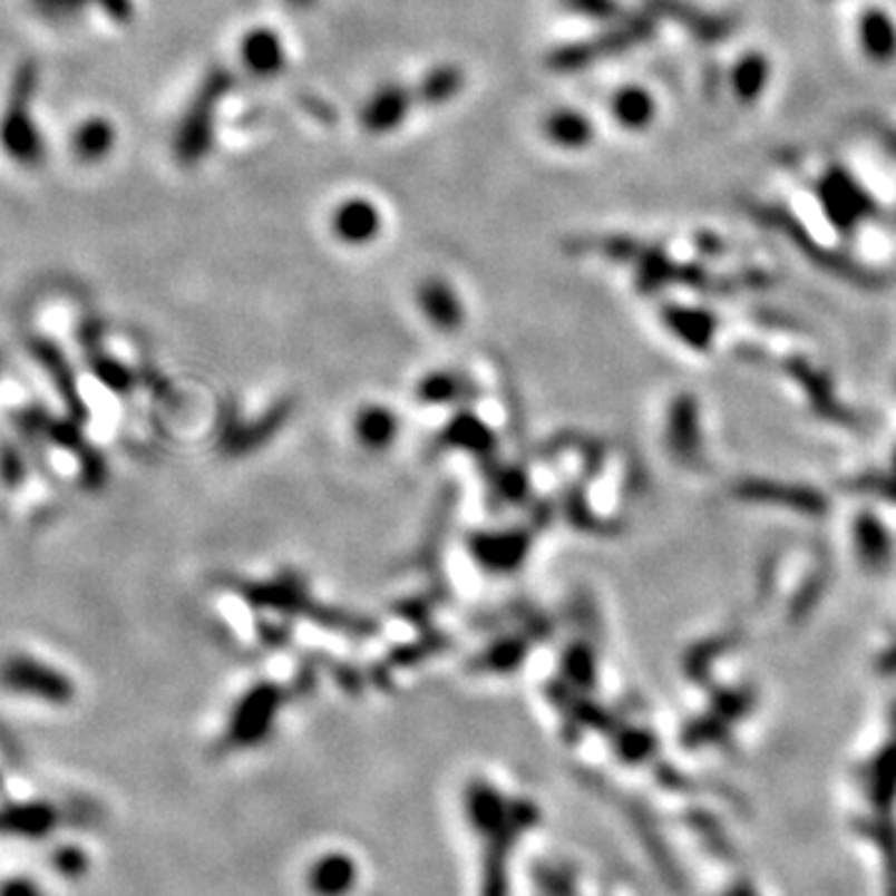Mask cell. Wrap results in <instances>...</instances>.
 Returning <instances> with one entry per match:
<instances>
[{
    "label": "cell",
    "mask_w": 896,
    "mask_h": 896,
    "mask_svg": "<svg viewBox=\"0 0 896 896\" xmlns=\"http://www.w3.org/2000/svg\"><path fill=\"white\" fill-rule=\"evenodd\" d=\"M234 75L227 68H212L202 78L187 113L175 133V157L183 167L199 165L212 147L215 137V110L224 95L232 90Z\"/></svg>",
    "instance_id": "cell-3"
},
{
    "label": "cell",
    "mask_w": 896,
    "mask_h": 896,
    "mask_svg": "<svg viewBox=\"0 0 896 896\" xmlns=\"http://www.w3.org/2000/svg\"><path fill=\"white\" fill-rule=\"evenodd\" d=\"M52 867H56V871H60L62 877L75 879L80 877L85 867H88V857H85V851L78 847H62L52 855Z\"/></svg>",
    "instance_id": "cell-14"
},
{
    "label": "cell",
    "mask_w": 896,
    "mask_h": 896,
    "mask_svg": "<svg viewBox=\"0 0 896 896\" xmlns=\"http://www.w3.org/2000/svg\"><path fill=\"white\" fill-rule=\"evenodd\" d=\"M421 306L431 322L441 329H451L461 322V304H458L451 286L441 280H429L421 286Z\"/></svg>",
    "instance_id": "cell-9"
},
{
    "label": "cell",
    "mask_w": 896,
    "mask_h": 896,
    "mask_svg": "<svg viewBox=\"0 0 896 896\" xmlns=\"http://www.w3.org/2000/svg\"><path fill=\"white\" fill-rule=\"evenodd\" d=\"M332 230L341 242L367 244L381 230V215L367 199H349L334 210Z\"/></svg>",
    "instance_id": "cell-5"
},
{
    "label": "cell",
    "mask_w": 896,
    "mask_h": 896,
    "mask_svg": "<svg viewBox=\"0 0 896 896\" xmlns=\"http://www.w3.org/2000/svg\"><path fill=\"white\" fill-rule=\"evenodd\" d=\"M0 896H48V894L36 879L10 877L0 884Z\"/></svg>",
    "instance_id": "cell-15"
},
{
    "label": "cell",
    "mask_w": 896,
    "mask_h": 896,
    "mask_svg": "<svg viewBox=\"0 0 896 896\" xmlns=\"http://www.w3.org/2000/svg\"><path fill=\"white\" fill-rule=\"evenodd\" d=\"M615 117L625 125H640L647 117V100L643 92L627 90L615 98Z\"/></svg>",
    "instance_id": "cell-13"
},
{
    "label": "cell",
    "mask_w": 896,
    "mask_h": 896,
    "mask_svg": "<svg viewBox=\"0 0 896 896\" xmlns=\"http://www.w3.org/2000/svg\"><path fill=\"white\" fill-rule=\"evenodd\" d=\"M56 807L48 802H13L0 809V835L16 839H42L58 827Z\"/></svg>",
    "instance_id": "cell-4"
},
{
    "label": "cell",
    "mask_w": 896,
    "mask_h": 896,
    "mask_svg": "<svg viewBox=\"0 0 896 896\" xmlns=\"http://www.w3.org/2000/svg\"><path fill=\"white\" fill-rule=\"evenodd\" d=\"M85 3H92V0H36V6L42 10V13L52 16V18L75 16Z\"/></svg>",
    "instance_id": "cell-16"
},
{
    "label": "cell",
    "mask_w": 896,
    "mask_h": 896,
    "mask_svg": "<svg viewBox=\"0 0 896 896\" xmlns=\"http://www.w3.org/2000/svg\"><path fill=\"white\" fill-rule=\"evenodd\" d=\"M546 133L561 147H583L591 140V125L581 113L558 110L546 120Z\"/></svg>",
    "instance_id": "cell-11"
},
{
    "label": "cell",
    "mask_w": 896,
    "mask_h": 896,
    "mask_svg": "<svg viewBox=\"0 0 896 896\" xmlns=\"http://www.w3.org/2000/svg\"><path fill=\"white\" fill-rule=\"evenodd\" d=\"M413 95L401 85H387L367 103L361 123L369 133H389L399 127L411 108Z\"/></svg>",
    "instance_id": "cell-6"
},
{
    "label": "cell",
    "mask_w": 896,
    "mask_h": 896,
    "mask_svg": "<svg viewBox=\"0 0 896 896\" xmlns=\"http://www.w3.org/2000/svg\"><path fill=\"white\" fill-rule=\"evenodd\" d=\"M354 882V867L344 857H329L312 871V887L322 896L344 894Z\"/></svg>",
    "instance_id": "cell-12"
},
{
    "label": "cell",
    "mask_w": 896,
    "mask_h": 896,
    "mask_svg": "<svg viewBox=\"0 0 896 896\" xmlns=\"http://www.w3.org/2000/svg\"><path fill=\"white\" fill-rule=\"evenodd\" d=\"M0 690L46 708H68L78 695L66 670L28 650H13L0 658Z\"/></svg>",
    "instance_id": "cell-1"
},
{
    "label": "cell",
    "mask_w": 896,
    "mask_h": 896,
    "mask_svg": "<svg viewBox=\"0 0 896 896\" xmlns=\"http://www.w3.org/2000/svg\"><path fill=\"white\" fill-rule=\"evenodd\" d=\"M92 3H98L105 10V13L113 16L117 20V23H125V20L133 16L130 0H92Z\"/></svg>",
    "instance_id": "cell-18"
},
{
    "label": "cell",
    "mask_w": 896,
    "mask_h": 896,
    "mask_svg": "<svg viewBox=\"0 0 896 896\" xmlns=\"http://www.w3.org/2000/svg\"><path fill=\"white\" fill-rule=\"evenodd\" d=\"M565 3H568L573 10H578V13L595 16V18L613 13L611 0H565Z\"/></svg>",
    "instance_id": "cell-17"
},
{
    "label": "cell",
    "mask_w": 896,
    "mask_h": 896,
    "mask_svg": "<svg viewBox=\"0 0 896 896\" xmlns=\"http://www.w3.org/2000/svg\"><path fill=\"white\" fill-rule=\"evenodd\" d=\"M115 145V130L108 120L103 117H90L88 123H82L78 130L72 133V155L80 159V163H100V159L110 153Z\"/></svg>",
    "instance_id": "cell-8"
},
{
    "label": "cell",
    "mask_w": 896,
    "mask_h": 896,
    "mask_svg": "<svg viewBox=\"0 0 896 896\" xmlns=\"http://www.w3.org/2000/svg\"><path fill=\"white\" fill-rule=\"evenodd\" d=\"M286 3L294 8H309V6H314V0H286Z\"/></svg>",
    "instance_id": "cell-19"
},
{
    "label": "cell",
    "mask_w": 896,
    "mask_h": 896,
    "mask_svg": "<svg viewBox=\"0 0 896 896\" xmlns=\"http://www.w3.org/2000/svg\"><path fill=\"white\" fill-rule=\"evenodd\" d=\"M461 88H464V72L454 66H441L426 75L416 95H419V100L423 105H444L456 98Z\"/></svg>",
    "instance_id": "cell-10"
},
{
    "label": "cell",
    "mask_w": 896,
    "mask_h": 896,
    "mask_svg": "<svg viewBox=\"0 0 896 896\" xmlns=\"http://www.w3.org/2000/svg\"><path fill=\"white\" fill-rule=\"evenodd\" d=\"M242 60L257 78H272L284 68V46L276 33L257 28L242 42Z\"/></svg>",
    "instance_id": "cell-7"
},
{
    "label": "cell",
    "mask_w": 896,
    "mask_h": 896,
    "mask_svg": "<svg viewBox=\"0 0 896 896\" xmlns=\"http://www.w3.org/2000/svg\"><path fill=\"white\" fill-rule=\"evenodd\" d=\"M38 88V68L36 62H23L18 66L13 82H10L8 105L0 117V147L13 159L16 165L33 169L46 159V145L42 135L33 123L30 103Z\"/></svg>",
    "instance_id": "cell-2"
}]
</instances>
